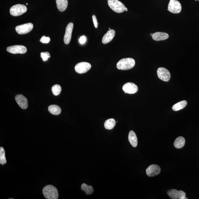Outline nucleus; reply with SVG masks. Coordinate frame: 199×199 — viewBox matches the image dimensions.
Returning <instances> with one entry per match:
<instances>
[{
  "label": "nucleus",
  "instance_id": "obj_26",
  "mask_svg": "<svg viewBox=\"0 0 199 199\" xmlns=\"http://www.w3.org/2000/svg\"><path fill=\"white\" fill-rule=\"evenodd\" d=\"M41 57L44 62L47 61L49 58L50 57V54L48 52H42L41 53Z\"/></svg>",
  "mask_w": 199,
  "mask_h": 199
},
{
  "label": "nucleus",
  "instance_id": "obj_20",
  "mask_svg": "<svg viewBox=\"0 0 199 199\" xmlns=\"http://www.w3.org/2000/svg\"><path fill=\"white\" fill-rule=\"evenodd\" d=\"M48 110L49 113L54 115H59L61 112V109L59 106L56 105L49 106Z\"/></svg>",
  "mask_w": 199,
  "mask_h": 199
},
{
  "label": "nucleus",
  "instance_id": "obj_5",
  "mask_svg": "<svg viewBox=\"0 0 199 199\" xmlns=\"http://www.w3.org/2000/svg\"><path fill=\"white\" fill-rule=\"evenodd\" d=\"M168 10L173 13H179L182 10V6L177 0H170L168 3Z\"/></svg>",
  "mask_w": 199,
  "mask_h": 199
},
{
  "label": "nucleus",
  "instance_id": "obj_35",
  "mask_svg": "<svg viewBox=\"0 0 199 199\" xmlns=\"http://www.w3.org/2000/svg\"><path fill=\"white\" fill-rule=\"evenodd\" d=\"M198 1H199V0H198Z\"/></svg>",
  "mask_w": 199,
  "mask_h": 199
},
{
  "label": "nucleus",
  "instance_id": "obj_27",
  "mask_svg": "<svg viewBox=\"0 0 199 199\" xmlns=\"http://www.w3.org/2000/svg\"><path fill=\"white\" fill-rule=\"evenodd\" d=\"M50 41V39L49 37H46L45 36H42L40 40V42L42 43H48Z\"/></svg>",
  "mask_w": 199,
  "mask_h": 199
},
{
  "label": "nucleus",
  "instance_id": "obj_6",
  "mask_svg": "<svg viewBox=\"0 0 199 199\" xmlns=\"http://www.w3.org/2000/svg\"><path fill=\"white\" fill-rule=\"evenodd\" d=\"M33 25L31 23L20 25L16 27V31L19 34H24L30 32L33 29Z\"/></svg>",
  "mask_w": 199,
  "mask_h": 199
},
{
  "label": "nucleus",
  "instance_id": "obj_33",
  "mask_svg": "<svg viewBox=\"0 0 199 199\" xmlns=\"http://www.w3.org/2000/svg\"><path fill=\"white\" fill-rule=\"evenodd\" d=\"M109 30H110V28H109Z\"/></svg>",
  "mask_w": 199,
  "mask_h": 199
},
{
  "label": "nucleus",
  "instance_id": "obj_9",
  "mask_svg": "<svg viewBox=\"0 0 199 199\" xmlns=\"http://www.w3.org/2000/svg\"><path fill=\"white\" fill-rule=\"evenodd\" d=\"M7 51L13 54H24L27 51V48L22 45H15L10 46L7 48Z\"/></svg>",
  "mask_w": 199,
  "mask_h": 199
},
{
  "label": "nucleus",
  "instance_id": "obj_28",
  "mask_svg": "<svg viewBox=\"0 0 199 199\" xmlns=\"http://www.w3.org/2000/svg\"><path fill=\"white\" fill-rule=\"evenodd\" d=\"M92 19H93V24L95 27L96 28H97L98 27V24L96 17L95 15H93L92 16Z\"/></svg>",
  "mask_w": 199,
  "mask_h": 199
},
{
  "label": "nucleus",
  "instance_id": "obj_15",
  "mask_svg": "<svg viewBox=\"0 0 199 199\" xmlns=\"http://www.w3.org/2000/svg\"><path fill=\"white\" fill-rule=\"evenodd\" d=\"M115 32L114 30L111 29L107 32L102 38V43L107 44L111 42L115 36Z\"/></svg>",
  "mask_w": 199,
  "mask_h": 199
},
{
  "label": "nucleus",
  "instance_id": "obj_23",
  "mask_svg": "<svg viewBox=\"0 0 199 199\" xmlns=\"http://www.w3.org/2000/svg\"><path fill=\"white\" fill-rule=\"evenodd\" d=\"M81 190L84 191L86 195L92 194L93 193V188L91 186H89L85 183H83L81 185Z\"/></svg>",
  "mask_w": 199,
  "mask_h": 199
},
{
  "label": "nucleus",
  "instance_id": "obj_22",
  "mask_svg": "<svg viewBox=\"0 0 199 199\" xmlns=\"http://www.w3.org/2000/svg\"><path fill=\"white\" fill-rule=\"evenodd\" d=\"M116 122L114 119L110 118L104 122L105 128L108 130H110L115 127Z\"/></svg>",
  "mask_w": 199,
  "mask_h": 199
},
{
  "label": "nucleus",
  "instance_id": "obj_11",
  "mask_svg": "<svg viewBox=\"0 0 199 199\" xmlns=\"http://www.w3.org/2000/svg\"><path fill=\"white\" fill-rule=\"evenodd\" d=\"M161 168L158 165H152L149 166L146 169L147 175L149 177H152L157 175L160 173Z\"/></svg>",
  "mask_w": 199,
  "mask_h": 199
},
{
  "label": "nucleus",
  "instance_id": "obj_32",
  "mask_svg": "<svg viewBox=\"0 0 199 199\" xmlns=\"http://www.w3.org/2000/svg\"><path fill=\"white\" fill-rule=\"evenodd\" d=\"M26 5H28V3H26Z\"/></svg>",
  "mask_w": 199,
  "mask_h": 199
},
{
  "label": "nucleus",
  "instance_id": "obj_2",
  "mask_svg": "<svg viewBox=\"0 0 199 199\" xmlns=\"http://www.w3.org/2000/svg\"><path fill=\"white\" fill-rule=\"evenodd\" d=\"M136 64L134 59L125 58L122 59L117 64V68L120 70H127L133 68Z\"/></svg>",
  "mask_w": 199,
  "mask_h": 199
},
{
  "label": "nucleus",
  "instance_id": "obj_12",
  "mask_svg": "<svg viewBox=\"0 0 199 199\" xmlns=\"http://www.w3.org/2000/svg\"><path fill=\"white\" fill-rule=\"evenodd\" d=\"M122 89L125 93L133 94L138 92V87L134 83L128 82L123 85Z\"/></svg>",
  "mask_w": 199,
  "mask_h": 199
},
{
  "label": "nucleus",
  "instance_id": "obj_29",
  "mask_svg": "<svg viewBox=\"0 0 199 199\" xmlns=\"http://www.w3.org/2000/svg\"><path fill=\"white\" fill-rule=\"evenodd\" d=\"M86 37L84 35L81 37L79 39V42L81 44H84L86 42Z\"/></svg>",
  "mask_w": 199,
  "mask_h": 199
},
{
  "label": "nucleus",
  "instance_id": "obj_18",
  "mask_svg": "<svg viewBox=\"0 0 199 199\" xmlns=\"http://www.w3.org/2000/svg\"><path fill=\"white\" fill-rule=\"evenodd\" d=\"M57 7L59 11L63 12L66 9L68 1L67 0H56Z\"/></svg>",
  "mask_w": 199,
  "mask_h": 199
},
{
  "label": "nucleus",
  "instance_id": "obj_31",
  "mask_svg": "<svg viewBox=\"0 0 199 199\" xmlns=\"http://www.w3.org/2000/svg\"><path fill=\"white\" fill-rule=\"evenodd\" d=\"M152 34H150L151 36H152Z\"/></svg>",
  "mask_w": 199,
  "mask_h": 199
},
{
  "label": "nucleus",
  "instance_id": "obj_24",
  "mask_svg": "<svg viewBox=\"0 0 199 199\" xmlns=\"http://www.w3.org/2000/svg\"><path fill=\"white\" fill-rule=\"evenodd\" d=\"M6 162L5 149L3 147H0V164L3 165L6 164Z\"/></svg>",
  "mask_w": 199,
  "mask_h": 199
},
{
  "label": "nucleus",
  "instance_id": "obj_25",
  "mask_svg": "<svg viewBox=\"0 0 199 199\" xmlns=\"http://www.w3.org/2000/svg\"><path fill=\"white\" fill-rule=\"evenodd\" d=\"M51 90L54 95L57 96L59 95L61 93V88L60 85H55L52 87Z\"/></svg>",
  "mask_w": 199,
  "mask_h": 199
},
{
  "label": "nucleus",
  "instance_id": "obj_19",
  "mask_svg": "<svg viewBox=\"0 0 199 199\" xmlns=\"http://www.w3.org/2000/svg\"><path fill=\"white\" fill-rule=\"evenodd\" d=\"M185 139L182 136H179L175 140L174 143V146L177 149H180L183 147L185 144Z\"/></svg>",
  "mask_w": 199,
  "mask_h": 199
},
{
  "label": "nucleus",
  "instance_id": "obj_16",
  "mask_svg": "<svg viewBox=\"0 0 199 199\" xmlns=\"http://www.w3.org/2000/svg\"><path fill=\"white\" fill-rule=\"evenodd\" d=\"M152 37L154 40L156 41H160L166 40L168 38L169 35L168 34L166 33L157 32L153 34Z\"/></svg>",
  "mask_w": 199,
  "mask_h": 199
},
{
  "label": "nucleus",
  "instance_id": "obj_3",
  "mask_svg": "<svg viewBox=\"0 0 199 199\" xmlns=\"http://www.w3.org/2000/svg\"><path fill=\"white\" fill-rule=\"evenodd\" d=\"M108 3L112 10L117 13H121L124 11L125 5L118 0H108Z\"/></svg>",
  "mask_w": 199,
  "mask_h": 199
},
{
  "label": "nucleus",
  "instance_id": "obj_21",
  "mask_svg": "<svg viewBox=\"0 0 199 199\" xmlns=\"http://www.w3.org/2000/svg\"><path fill=\"white\" fill-rule=\"evenodd\" d=\"M187 104V102L186 100H183L177 103L174 104L172 107V109L175 111H178L183 109L184 107H185L186 105Z\"/></svg>",
  "mask_w": 199,
  "mask_h": 199
},
{
  "label": "nucleus",
  "instance_id": "obj_1",
  "mask_svg": "<svg viewBox=\"0 0 199 199\" xmlns=\"http://www.w3.org/2000/svg\"><path fill=\"white\" fill-rule=\"evenodd\" d=\"M42 193L44 197L47 199H57L59 195L57 188L51 185L46 186L42 190Z\"/></svg>",
  "mask_w": 199,
  "mask_h": 199
},
{
  "label": "nucleus",
  "instance_id": "obj_30",
  "mask_svg": "<svg viewBox=\"0 0 199 199\" xmlns=\"http://www.w3.org/2000/svg\"><path fill=\"white\" fill-rule=\"evenodd\" d=\"M124 11H125L126 12H127L128 11V9L127 8H125V9H124Z\"/></svg>",
  "mask_w": 199,
  "mask_h": 199
},
{
  "label": "nucleus",
  "instance_id": "obj_8",
  "mask_svg": "<svg viewBox=\"0 0 199 199\" xmlns=\"http://www.w3.org/2000/svg\"><path fill=\"white\" fill-rule=\"evenodd\" d=\"M169 196L173 199H187L186 197V194L182 190L177 191L175 189L169 190L167 192Z\"/></svg>",
  "mask_w": 199,
  "mask_h": 199
},
{
  "label": "nucleus",
  "instance_id": "obj_14",
  "mask_svg": "<svg viewBox=\"0 0 199 199\" xmlns=\"http://www.w3.org/2000/svg\"><path fill=\"white\" fill-rule=\"evenodd\" d=\"M15 100L19 106L23 109H26L28 106V101L25 97L22 95L16 96Z\"/></svg>",
  "mask_w": 199,
  "mask_h": 199
},
{
  "label": "nucleus",
  "instance_id": "obj_7",
  "mask_svg": "<svg viewBox=\"0 0 199 199\" xmlns=\"http://www.w3.org/2000/svg\"><path fill=\"white\" fill-rule=\"evenodd\" d=\"M91 67L92 66L90 63L87 62H81L76 65L74 69L78 73L83 74L88 71Z\"/></svg>",
  "mask_w": 199,
  "mask_h": 199
},
{
  "label": "nucleus",
  "instance_id": "obj_34",
  "mask_svg": "<svg viewBox=\"0 0 199 199\" xmlns=\"http://www.w3.org/2000/svg\"><path fill=\"white\" fill-rule=\"evenodd\" d=\"M195 1H197V0H195Z\"/></svg>",
  "mask_w": 199,
  "mask_h": 199
},
{
  "label": "nucleus",
  "instance_id": "obj_13",
  "mask_svg": "<svg viewBox=\"0 0 199 199\" xmlns=\"http://www.w3.org/2000/svg\"><path fill=\"white\" fill-rule=\"evenodd\" d=\"M74 24L72 23H69L66 28L65 33L64 37V42L66 44H68L71 39Z\"/></svg>",
  "mask_w": 199,
  "mask_h": 199
},
{
  "label": "nucleus",
  "instance_id": "obj_17",
  "mask_svg": "<svg viewBox=\"0 0 199 199\" xmlns=\"http://www.w3.org/2000/svg\"><path fill=\"white\" fill-rule=\"evenodd\" d=\"M129 143L133 147H136L138 145V139L134 131H131L128 135Z\"/></svg>",
  "mask_w": 199,
  "mask_h": 199
},
{
  "label": "nucleus",
  "instance_id": "obj_4",
  "mask_svg": "<svg viewBox=\"0 0 199 199\" xmlns=\"http://www.w3.org/2000/svg\"><path fill=\"white\" fill-rule=\"evenodd\" d=\"M27 10V8L25 5L17 4L14 5L10 8V12L12 16H17L25 13Z\"/></svg>",
  "mask_w": 199,
  "mask_h": 199
},
{
  "label": "nucleus",
  "instance_id": "obj_10",
  "mask_svg": "<svg viewBox=\"0 0 199 199\" xmlns=\"http://www.w3.org/2000/svg\"><path fill=\"white\" fill-rule=\"evenodd\" d=\"M157 75L160 79L165 81H168L171 78L170 72L164 67H161L158 69Z\"/></svg>",
  "mask_w": 199,
  "mask_h": 199
}]
</instances>
